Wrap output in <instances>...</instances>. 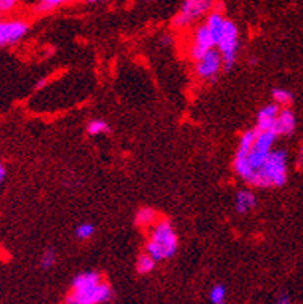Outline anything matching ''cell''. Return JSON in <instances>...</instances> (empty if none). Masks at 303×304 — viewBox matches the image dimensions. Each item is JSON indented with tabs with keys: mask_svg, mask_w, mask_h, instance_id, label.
Masks as SVG:
<instances>
[{
	"mask_svg": "<svg viewBox=\"0 0 303 304\" xmlns=\"http://www.w3.org/2000/svg\"><path fill=\"white\" fill-rule=\"evenodd\" d=\"M296 126H297V120H296L294 112L288 108H284L279 111V115H277L271 132H274L277 136L279 135H291L296 130Z\"/></svg>",
	"mask_w": 303,
	"mask_h": 304,
	"instance_id": "11",
	"label": "cell"
},
{
	"mask_svg": "<svg viewBox=\"0 0 303 304\" xmlns=\"http://www.w3.org/2000/svg\"><path fill=\"white\" fill-rule=\"evenodd\" d=\"M179 248V238L173 224L167 218H159L150 227L149 239L146 242V253L156 262L171 259Z\"/></svg>",
	"mask_w": 303,
	"mask_h": 304,
	"instance_id": "3",
	"label": "cell"
},
{
	"mask_svg": "<svg viewBox=\"0 0 303 304\" xmlns=\"http://www.w3.org/2000/svg\"><path fill=\"white\" fill-rule=\"evenodd\" d=\"M258 204V198L255 195V192L252 190H240L235 194V210L238 214L244 215L247 212H250L252 209H255Z\"/></svg>",
	"mask_w": 303,
	"mask_h": 304,
	"instance_id": "14",
	"label": "cell"
},
{
	"mask_svg": "<svg viewBox=\"0 0 303 304\" xmlns=\"http://www.w3.org/2000/svg\"><path fill=\"white\" fill-rule=\"evenodd\" d=\"M18 3V0H0V9H2V12H11L15 9Z\"/></svg>",
	"mask_w": 303,
	"mask_h": 304,
	"instance_id": "23",
	"label": "cell"
},
{
	"mask_svg": "<svg viewBox=\"0 0 303 304\" xmlns=\"http://www.w3.org/2000/svg\"><path fill=\"white\" fill-rule=\"evenodd\" d=\"M277 304H290V301H288V298H287V297H282L279 301H277Z\"/></svg>",
	"mask_w": 303,
	"mask_h": 304,
	"instance_id": "27",
	"label": "cell"
},
{
	"mask_svg": "<svg viewBox=\"0 0 303 304\" xmlns=\"http://www.w3.org/2000/svg\"><path fill=\"white\" fill-rule=\"evenodd\" d=\"M217 0H184L179 11L171 18V28L176 31H185L196 26L200 20L214 11Z\"/></svg>",
	"mask_w": 303,
	"mask_h": 304,
	"instance_id": "4",
	"label": "cell"
},
{
	"mask_svg": "<svg viewBox=\"0 0 303 304\" xmlns=\"http://www.w3.org/2000/svg\"><path fill=\"white\" fill-rule=\"evenodd\" d=\"M161 42H164L165 45H168V44H171V42H173V38H171L170 35H164V38L161 39Z\"/></svg>",
	"mask_w": 303,
	"mask_h": 304,
	"instance_id": "26",
	"label": "cell"
},
{
	"mask_svg": "<svg viewBox=\"0 0 303 304\" xmlns=\"http://www.w3.org/2000/svg\"><path fill=\"white\" fill-rule=\"evenodd\" d=\"M226 295H227L226 286H223V285H215V286H212V289H211V292H209V300H211L212 304H224Z\"/></svg>",
	"mask_w": 303,
	"mask_h": 304,
	"instance_id": "22",
	"label": "cell"
},
{
	"mask_svg": "<svg viewBox=\"0 0 303 304\" xmlns=\"http://www.w3.org/2000/svg\"><path fill=\"white\" fill-rule=\"evenodd\" d=\"M109 130H111L109 124H108L105 120H100V118L91 120V121H88V124H87V132H88V135H91V136L103 135V133H108Z\"/></svg>",
	"mask_w": 303,
	"mask_h": 304,
	"instance_id": "18",
	"label": "cell"
},
{
	"mask_svg": "<svg viewBox=\"0 0 303 304\" xmlns=\"http://www.w3.org/2000/svg\"><path fill=\"white\" fill-rule=\"evenodd\" d=\"M2 15H3V12H2V9H0V21H2Z\"/></svg>",
	"mask_w": 303,
	"mask_h": 304,
	"instance_id": "30",
	"label": "cell"
},
{
	"mask_svg": "<svg viewBox=\"0 0 303 304\" xmlns=\"http://www.w3.org/2000/svg\"><path fill=\"white\" fill-rule=\"evenodd\" d=\"M249 65H252V67H255V65H258V59H256V58H252V59L249 61Z\"/></svg>",
	"mask_w": 303,
	"mask_h": 304,
	"instance_id": "28",
	"label": "cell"
},
{
	"mask_svg": "<svg viewBox=\"0 0 303 304\" xmlns=\"http://www.w3.org/2000/svg\"><path fill=\"white\" fill-rule=\"evenodd\" d=\"M156 266V261L153 259L152 256H149L147 253H143L138 256V259H137V272L138 274H149L155 269Z\"/></svg>",
	"mask_w": 303,
	"mask_h": 304,
	"instance_id": "17",
	"label": "cell"
},
{
	"mask_svg": "<svg viewBox=\"0 0 303 304\" xmlns=\"http://www.w3.org/2000/svg\"><path fill=\"white\" fill-rule=\"evenodd\" d=\"M279 106L276 103H270V105H265L264 108H261V111L258 112L256 115V126L255 129L258 132H268V130H273V126L276 123V118L277 115H279Z\"/></svg>",
	"mask_w": 303,
	"mask_h": 304,
	"instance_id": "10",
	"label": "cell"
},
{
	"mask_svg": "<svg viewBox=\"0 0 303 304\" xmlns=\"http://www.w3.org/2000/svg\"><path fill=\"white\" fill-rule=\"evenodd\" d=\"M94 233H96V226L93 223H81L74 228V236L81 241H87V239L93 238Z\"/></svg>",
	"mask_w": 303,
	"mask_h": 304,
	"instance_id": "20",
	"label": "cell"
},
{
	"mask_svg": "<svg viewBox=\"0 0 303 304\" xmlns=\"http://www.w3.org/2000/svg\"><path fill=\"white\" fill-rule=\"evenodd\" d=\"M271 96H273V100L277 106L287 108L293 102V94L288 89H284V88H274L273 92H271Z\"/></svg>",
	"mask_w": 303,
	"mask_h": 304,
	"instance_id": "19",
	"label": "cell"
},
{
	"mask_svg": "<svg viewBox=\"0 0 303 304\" xmlns=\"http://www.w3.org/2000/svg\"><path fill=\"white\" fill-rule=\"evenodd\" d=\"M277 135L271 130L268 132H258V136L255 139L253 146L249 150V153H238L235 152L234 156V171L237 176L249 183L252 176L255 174L256 170L262 167V163L268 157L270 152L273 150V146L276 143Z\"/></svg>",
	"mask_w": 303,
	"mask_h": 304,
	"instance_id": "1",
	"label": "cell"
},
{
	"mask_svg": "<svg viewBox=\"0 0 303 304\" xmlns=\"http://www.w3.org/2000/svg\"><path fill=\"white\" fill-rule=\"evenodd\" d=\"M149 2H153V0H149Z\"/></svg>",
	"mask_w": 303,
	"mask_h": 304,
	"instance_id": "31",
	"label": "cell"
},
{
	"mask_svg": "<svg viewBox=\"0 0 303 304\" xmlns=\"http://www.w3.org/2000/svg\"><path fill=\"white\" fill-rule=\"evenodd\" d=\"M223 70V59L217 49L209 50L194 62V73L200 80L212 82Z\"/></svg>",
	"mask_w": 303,
	"mask_h": 304,
	"instance_id": "7",
	"label": "cell"
},
{
	"mask_svg": "<svg viewBox=\"0 0 303 304\" xmlns=\"http://www.w3.org/2000/svg\"><path fill=\"white\" fill-rule=\"evenodd\" d=\"M226 20H227V18L224 17L223 11L215 9V8H214V11H211V12L206 15V18H205V26L208 28V31H209V34L212 35V38L215 39V45H217L218 38H220L221 34H223Z\"/></svg>",
	"mask_w": 303,
	"mask_h": 304,
	"instance_id": "13",
	"label": "cell"
},
{
	"mask_svg": "<svg viewBox=\"0 0 303 304\" xmlns=\"http://www.w3.org/2000/svg\"><path fill=\"white\" fill-rule=\"evenodd\" d=\"M5 179H6V168H5L3 163L0 162V185L5 182Z\"/></svg>",
	"mask_w": 303,
	"mask_h": 304,
	"instance_id": "25",
	"label": "cell"
},
{
	"mask_svg": "<svg viewBox=\"0 0 303 304\" xmlns=\"http://www.w3.org/2000/svg\"><path fill=\"white\" fill-rule=\"evenodd\" d=\"M56 251L53 248H47L43 254H41V259H40V266L43 269H50V268H53L55 264H56Z\"/></svg>",
	"mask_w": 303,
	"mask_h": 304,
	"instance_id": "21",
	"label": "cell"
},
{
	"mask_svg": "<svg viewBox=\"0 0 303 304\" xmlns=\"http://www.w3.org/2000/svg\"><path fill=\"white\" fill-rule=\"evenodd\" d=\"M215 49L218 50L223 59V68L226 72H231L238 59L240 52V29L232 20L227 18L223 29L221 37L217 41Z\"/></svg>",
	"mask_w": 303,
	"mask_h": 304,
	"instance_id": "5",
	"label": "cell"
},
{
	"mask_svg": "<svg viewBox=\"0 0 303 304\" xmlns=\"http://www.w3.org/2000/svg\"><path fill=\"white\" fill-rule=\"evenodd\" d=\"M288 179V154L285 150H271L262 167L255 171L247 185L253 188H279L287 183Z\"/></svg>",
	"mask_w": 303,
	"mask_h": 304,
	"instance_id": "2",
	"label": "cell"
},
{
	"mask_svg": "<svg viewBox=\"0 0 303 304\" xmlns=\"http://www.w3.org/2000/svg\"><path fill=\"white\" fill-rule=\"evenodd\" d=\"M158 212L153 207H149V206H143L137 210L135 214V226L138 227H152L156 221H158Z\"/></svg>",
	"mask_w": 303,
	"mask_h": 304,
	"instance_id": "15",
	"label": "cell"
},
{
	"mask_svg": "<svg viewBox=\"0 0 303 304\" xmlns=\"http://www.w3.org/2000/svg\"><path fill=\"white\" fill-rule=\"evenodd\" d=\"M88 3H97V2H102V0H85Z\"/></svg>",
	"mask_w": 303,
	"mask_h": 304,
	"instance_id": "29",
	"label": "cell"
},
{
	"mask_svg": "<svg viewBox=\"0 0 303 304\" xmlns=\"http://www.w3.org/2000/svg\"><path fill=\"white\" fill-rule=\"evenodd\" d=\"M112 297V289L106 282H102L93 289L71 291L67 295V304H100Z\"/></svg>",
	"mask_w": 303,
	"mask_h": 304,
	"instance_id": "8",
	"label": "cell"
},
{
	"mask_svg": "<svg viewBox=\"0 0 303 304\" xmlns=\"http://www.w3.org/2000/svg\"><path fill=\"white\" fill-rule=\"evenodd\" d=\"M65 304H67V303H65Z\"/></svg>",
	"mask_w": 303,
	"mask_h": 304,
	"instance_id": "32",
	"label": "cell"
},
{
	"mask_svg": "<svg viewBox=\"0 0 303 304\" xmlns=\"http://www.w3.org/2000/svg\"><path fill=\"white\" fill-rule=\"evenodd\" d=\"M102 275L96 271H87L82 274H78L73 278L71 283V291H87V289H93L97 285L102 283Z\"/></svg>",
	"mask_w": 303,
	"mask_h": 304,
	"instance_id": "12",
	"label": "cell"
},
{
	"mask_svg": "<svg viewBox=\"0 0 303 304\" xmlns=\"http://www.w3.org/2000/svg\"><path fill=\"white\" fill-rule=\"evenodd\" d=\"M76 0H37L35 3V12L37 14H47V12H52L58 8L67 6L74 3Z\"/></svg>",
	"mask_w": 303,
	"mask_h": 304,
	"instance_id": "16",
	"label": "cell"
},
{
	"mask_svg": "<svg viewBox=\"0 0 303 304\" xmlns=\"http://www.w3.org/2000/svg\"><path fill=\"white\" fill-rule=\"evenodd\" d=\"M31 25L28 20L14 17L0 21V47L18 44L29 34Z\"/></svg>",
	"mask_w": 303,
	"mask_h": 304,
	"instance_id": "6",
	"label": "cell"
},
{
	"mask_svg": "<svg viewBox=\"0 0 303 304\" xmlns=\"http://www.w3.org/2000/svg\"><path fill=\"white\" fill-rule=\"evenodd\" d=\"M212 49H215V39L209 34L205 23L196 25L193 35H191V42H190V58L196 62L197 59H200L205 53H208Z\"/></svg>",
	"mask_w": 303,
	"mask_h": 304,
	"instance_id": "9",
	"label": "cell"
},
{
	"mask_svg": "<svg viewBox=\"0 0 303 304\" xmlns=\"http://www.w3.org/2000/svg\"><path fill=\"white\" fill-rule=\"evenodd\" d=\"M47 82H49V80H47L46 77H43V79H38V82L35 83V91H40V89L46 88Z\"/></svg>",
	"mask_w": 303,
	"mask_h": 304,
	"instance_id": "24",
	"label": "cell"
}]
</instances>
